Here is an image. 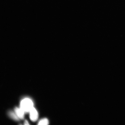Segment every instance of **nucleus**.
<instances>
[{
  "mask_svg": "<svg viewBox=\"0 0 125 125\" xmlns=\"http://www.w3.org/2000/svg\"><path fill=\"white\" fill-rule=\"evenodd\" d=\"M30 117L31 120L35 122L38 120V113L37 110L33 107L29 112Z\"/></svg>",
  "mask_w": 125,
  "mask_h": 125,
  "instance_id": "nucleus-2",
  "label": "nucleus"
},
{
  "mask_svg": "<svg viewBox=\"0 0 125 125\" xmlns=\"http://www.w3.org/2000/svg\"><path fill=\"white\" fill-rule=\"evenodd\" d=\"M15 112L19 119H22L24 118L25 112L20 108H15Z\"/></svg>",
  "mask_w": 125,
  "mask_h": 125,
  "instance_id": "nucleus-3",
  "label": "nucleus"
},
{
  "mask_svg": "<svg viewBox=\"0 0 125 125\" xmlns=\"http://www.w3.org/2000/svg\"><path fill=\"white\" fill-rule=\"evenodd\" d=\"M49 124L48 120L47 118H45L42 119L38 123L39 125H47Z\"/></svg>",
  "mask_w": 125,
  "mask_h": 125,
  "instance_id": "nucleus-5",
  "label": "nucleus"
},
{
  "mask_svg": "<svg viewBox=\"0 0 125 125\" xmlns=\"http://www.w3.org/2000/svg\"><path fill=\"white\" fill-rule=\"evenodd\" d=\"M20 107L25 113L29 112L34 107L33 102L29 98H25L21 102Z\"/></svg>",
  "mask_w": 125,
  "mask_h": 125,
  "instance_id": "nucleus-1",
  "label": "nucleus"
},
{
  "mask_svg": "<svg viewBox=\"0 0 125 125\" xmlns=\"http://www.w3.org/2000/svg\"><path fill=\"white\" fill-rule=\"evenodd\" d=\"M24 125H29V122L27 120H25L24 122Z\"/></svg>",
  "mask_w": 125,
  "mask_h": 125,
  "instance_id": "nucleus-6",
  "label": "nucleus"
},
{
  "mask_svg": "<svg viewBox=\"0 0 125 125\" xmlns=\"http://www.w3.org/2000/svg\"><path fill=\"white\" fill-rule=\"evenodd\" d=\"M9 115L11 118L13 119L16 120H19V117L16 115L15 113H14L12 111H10L8 113Z\"/></svg>",
  "mask_w": 125,
  "mask_h": 125,
  "instance_id": "nucleus-4",
  "label": "nucleus"
}]
</instances>
